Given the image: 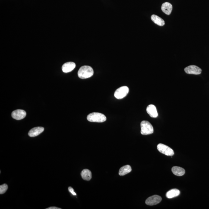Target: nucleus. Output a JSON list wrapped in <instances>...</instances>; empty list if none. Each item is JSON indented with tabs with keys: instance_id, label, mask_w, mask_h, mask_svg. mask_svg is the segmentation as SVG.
Masks as SVG:
<instances>
[{
	"instance_id": "obj_1",
	"label": "nucleus",
	"mask_w": 209,
	"mask_h": 209,
	"mask_svg": "<svg viewBox=\"0 0 209 209\" xmlns=\"http://www.w3.org/2000/svg\"><path fill=\"white\" fill-rule=\"evenodd\" d=\"M94 71L91 67L84 65L82 66L78 72V77L82 79L89 78L93 76Z\"/></svg>"
},
{
	"instance_id": "obj_2",
	"label": "nucleus",
	"mask_w": 209,
	"mask_h": 209,
	"mask_svg": "<svg viewBox=\"0 0 209 209\" xmlns=\"http://www.w3.org/2000/svg\"><path fill=\"white\" fill-rule=\"evenodd\" d=\"M87 119L91 122H103L106 121V117L103 114L93 112L88 115Z\"/></svg>"
},
{
	"instance_id": "obj_3",
	"label": "nucleus",
	"mask_w": 209,
	"mask_h": 209,
	"mask_svg": "<svg viewBox=\"0 0 209 209\" xmlns=\"http://www.w3.org/2000/svg\"><path fill=\"white\" fill-rule=\"evenodd\" d=\"M141 133L142 135H149L153 133L154 129L152 125L148 121H143L141 123Z\"/></svg>"
},
{
	"instance_id": "obj_4",
	"label": "nucleus",
	"mask_w": 209,
	"mask_h": 209,
	"mask_svg": "<svg viewBox=\"0 0 209 209\" xmlns=\"http://www.w3.org/2000/svg\"><path fill=\"white\" fill-rule=\"evenodd\" d=\"M157 147L158 150L160 152L166 155L172 156L174 154V150L165 144L160 143L157 145Z\"/></svg>"
},
{
	"instance_id": "obj_5",
	"label": "nucleus",
	"mask_w": 209,
	"mask_h": 209,
	"mask_svg": "<svg viewBox=\"0 0 209 209\" xmlns=\"http://www.w3.org/2000/svg\"><path fill=\"white\" fill-rule=\"evenodd\" d=\"M129 91V89L126 86L121 87L115 91L114 93L115 97L117 99H122L128 95Z\"/></svg>"
},
{
	"instance_id": "obj_6",
	"label": "nucleus",
	"mask_w": 209,
	"mask_h": 209,
	"mask_svg": "<svg viewBox=\"0 0 209 209\" xmlns=\"http://www.w3.org/2000/svg\"><path fill=\"white\" fill-rule=\"evenodd\" d=\"M161 197L159 195H155L147 198L146 200V204L147 205L153 206L156 205L162 201Z\"/></svg>"
},
{
	"instance_id": "obj_7",
	"label": "nucleus",
	"mask_w": 209,
	"mask_h": 209,
	"mask_svg": "<svg viewBox=\"0 0 209 209\" xmlns=\"http://www.w3.org/2000/svg\"><path fill=\"white\" fill-rule=\"evenodd\" d=\"M185 71L188 74L198 75L201 74L202 70L199 67L194 65H189L185 69Z\"/></svg>"
},
{
	"instance_id": "obj_8",
	"label": "nucleus",
	"mask_w": 209,
	"mask_h": 209,
	"mask_svg": "<svg viewBox=\"0 0 209 209\" xmlns=\"http://www.w3.org/2000/svg\"><path fill=\"white\" fill-rule=\"evenodd\" d=\"M27 115V113L24 110H17L14 111L12 113V117L13 119L17 120H20L24 119Z\"/></svg>"
},
{
	"instance_id": "obj_9",
	"label": "nucleus",
	"mask_w": 209,
	"mask_h": 209,
	"mask_svg": "<svg viewBox=\"0 0 209 209\" xmlns=\"http://www.w3.org/2000/svg\"><path fill=\"white\" fill-rule=\"evenodd\" d=\"M147 112L151 118H156L158 116L157 109L154 105H149L147 108Z\"/></svg>"
},
{
	"instance_id": "obj_10",
	"label": "nucleus",
	"mask_w": 209,
	"mask_h": 209,
	"mask_svg": "<svg viewBox=\"0 0 209 209\" xmlns=\"http://www.w3.org/2000/svg\"><path fill=\"white\" fill-rule=\"evenodd\" d=\"M44 130L43 127H37L32 129L28 132V135L31 137L36 136L42 133Z\"/></svg>"
},
{
	"instance_id": "obj_11",
	"label": "nucleus",
	"mask_w": 209,
	"mask_h": 209,
	"mask_svg": "<svg viewBox=\"0 0 209 209\" xmlns=\"http://www.w3.org/2000/svg\"><path fill=\"white\" fill-rule=\"evenodd\" d=\"M76 64L73 62H68L63 65L62 70L65 73H69L72 71L75 68Z\"/></svg>"
},
{
	"instance_id": "obj_12",
	"label": "nucleus",
	"mask_w": 209,
	"mask_h": 209,
	"mask_svg": "<svg viewBox=\"0 0 209 209\" xmlns=\"http://www.w3.org/2000/svg\"><path fill=\"white\" fill-rule=\"evenodd\" d=\"M161 9L163 13L167 15H169L172 12V6L171 4L169 2H165L162 4Z\"/></svg>"
},
{
	"instance_id": "obj_13",
	"label": "nucleus",
	"mask_w": 209,
	"mask_h": 209,
	"mask_svg": "<svg viewBox=\"0 0 209 209\" xmlns=\"http://www.w3.org/2000/svg\"><path fill=\"white\" fill-rule=\"evenodd\" d=\"M172 171L174 174L178 176H182L185 173V170L179 166H174L172 168Z\"/></svg>"
},
{
	"instance_id": "obj_14",
	"label": "nucleus",
	"mask_w": 209,
	"mask_h": 209,
	"mask_svg": "<svg viewBox=\"0 0 209 209\" xmlns=\"http://www.w3.org/2000/svg\"><path fill=\"white\" fill-rule=\"evenodd\" d=\"M82 178L84 180L89 181L92 178V173L89 170L85 169L83 170L81 174Z\"/></svg>"
},
{
	"instance_id": "obj_15",
	"label": "nucleus",
	"mask_w": 209,
	"mask_h": 209,
	"mask_svg": "<svg viewBox=\"0 0 209 209\" xmlns=\"http://www.w3.org/2000/svg\"><path fill=\"white\" fill-rule=\"evenodd\" d=\"M151 19L153 22L160 26H163L165 25V21L161 17L155 14L151 16Z\"/></svg>"
},
{
	"instance_id": "obj_16",
	"label": "nucleus",
	"mask_w": 209,
	"mask_h": 209,
	"mask_svg": "<svg viewBox=\"0 0 209 209\" xmlns=\"http://www.w3.org/2000/svg\"><path fill=\"white\" fill-rule=\"evenodd\" d=\"M180 194L179 190L176 188H174L168 191L166 193V197L169 199H171L177 196Z\"/></svg>"
},
{
	"instance_id": "obj_17",
	"label": "nucleus",
	"mask_w": 209,
	"mask_h": 209,
	"mask_svg": "<svg viewBox=\"0 0 209 209\" xmlns=\"http://www.w3.org/2000/svg\"><path fill=\"white\" fill-rule=\"evenodd\" d=\"M132 170L131 166L129 165H126L121 167L119 170V175L124 176L130 173Z\"/></svg>"
},
{
	"instance_id": "obj_18",
	"label": "nucleus",
	"mask_w": 209,
	"mask_h": 209,
	"mask_svg": "<svg viewBox=\"0 0 209 209\" xmlns=\"http://www.w3.org/2000/svg\"><path fill=\"white\" fill-rule=\"evenodd\" d=\"M8 189V186L6 184H3L0 186V194H1L5 193Z\"/></svg>"
},
{
	"instance_id": "obj_19",
	"label": "nucleus",
	"mask_w": 209,
	"mask_h": 209,
	"mask_svg": "<svg viewBox=\"0 0 209 209\" xmlns=\"http://www.w3.org/2000/svg\"><path fill=\"white\" fill-rule=\"evenodd\" d=\"M68 190L69 191V192H71L72 194H73V195L74 196H76L77 195V194L75 192H74V189L72 187H69L68 188Z\"/></svg>"
},
{
	"instance_id": "obj_20",
	"label": "nucleus",
	"mask_w": 209,
	"mask_h": 209,
	"mask_svg": "<svg viewBox=\"0 0 209 209\" xmlns=\"http://www.w3.org/2000/svg\"><path fill=\"white\" fill-rule=\"evenodd\" d=\"M46 209H61V208H58V207H50L46 208Z\"/></svg>"
}]
</instances>
